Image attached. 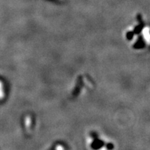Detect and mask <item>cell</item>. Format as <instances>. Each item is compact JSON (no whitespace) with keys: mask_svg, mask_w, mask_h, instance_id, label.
<instances>
[{"mask_svg":"<svg viewBox=\"0 0 150 150\" xmlns=\"http://www.w3.org/2000/svg\"><path fill=\"white\" fill-rule=\"evenodd\" d=\"M96 132H91L88 136V146L91 150H111L114 145L112 142L103 140Z\"/></svg>","mask_w":150,"mask_h":150,"instance_id":"6da1fadb","label":"cell"},{"mask_svg":"<svg viewBox=\"0 0 150 150\" xmlns=\"http://www.w3.org/2000/svg\"><path fill=\"white\" fill-rule=\"evenodd\" d=\"M10 95V85L4 76L0 74V105L4 104Z\"/></svg>","mask_w":150,"mask_h":150,"instance_id":"7a4b0ae2","label":"cell"},{"mask_svg":"<svg viewBox=\"0 0 150 150\" xmlns=\"http://www.w3.org/2000/svg\"><path fill=\"white\" fill-rule=\"evenodd\" d=\"M48 150H68V149H67V147L64 145V144L59 143V142H57V143L54 144V145H52Z\"/></svg>","mask_w":150,"mask_h":150,"instance_id":"3957f363","label":"cell"}]
</instances>
